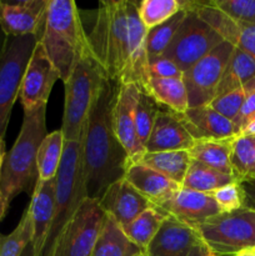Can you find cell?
Returning <instances> with one entry per match:
<instances>
[{
    "label": "cell",
    "instance_id": "45",
    "mask_svg": "<svg viewBox=\"0 0 255 256\" xmlns=\"http://www.w3.org/2000/svg\"><path fill=\"white\" fill-rule=\"evenodd\" d=\"M6 39H8V36L4 34V32H2V28H0V56H2V50H4V46H5V42H6Z\"/></svg>",
    "mask_w": 255,
    "mask_h": 256
},
{
    "label": "cell",
    "instance_id": "12",
    "mask_svg": "<svg viewBox=\"0 0 255 256\" xmlns=\"http://www.w3.org/2000/svg\"><path fill=\"white\" fill-rule=\"evenodd\" d=\"M60 79L56 68L45 52L42 42H38L22 75L19 100L24 112L48 105L55 82Z\"/></svg>",
    "mask_w": 255,
    "mask_h": 256
},
{
    "label": "cell",
    "instance_id": "2",
    "mask_svg": "<svg viewBox=\"0 0 255 256\" xmlns=\"http://www.w3.org/2000/svg\"><path fill=\"white\" fill-rule=\"evenodd\" d=\"M119 85L102 84L82 129V174L86 199L99 200L105 190L124 179L129 158L112 125V105Z\"/></svg>",
    "mask_w": 255,
    "mask_h": 256
},
{
    "label": "cell",
    "instance_id": "46",
    "mask_svg": "<svg viewBox=\"0 0 255 256\" xmlns=\"http://www.w3.org/2000/svg\"><path fill=\"white\" fill-rule=\"evenodd\" d=\"M235 256H255V248H252V249H245L242 252H238Z\"/></svg>",
    "mask_w": 255,
    "mask_h": 256
},
{
    "label": "cell",
    "instance_id": "22",
    "mask_svg": "<svg viewBox=\"0 0 255 256\" xmlns=\"http://www.w3.org/2000/svg\"><path fill=\"white\" fill-rule=\"evenodd\" d=\"M142 252L144 250L126 236L122 228L112 216L105 214L92 256H135Z\"/></svg>",
    "mask_w": 255,
    "mask_h": 256
},
{
    "label": "cell",
    "instance_id": "15",
    "mask_svg": "<svg viewBox=\"0 0 255 256\" xmlns=\"http://www.w3.org/2000/svg\"><path fill=\"white\" fill-rule=\"evenodd\" d=\"M98 202L102 212L112 216L120 226L129 224L145 210L154 208L125 179L112 182Z\"/></svg>",
    "mask_w": 255,
    "mask_h": 256
},
{
    "label": "cell",
    "instance_id": "23",
    "mask_svg": "<svg viewBox=\"0 0 255 256\" xmlns=\"http://www.w3.org/2000/svg\"><path fill=\"white\" fill-rule=\"evenodd\" d=\"M140 88L146 92L158 104L166 106L175 114H182L189 109V100L182 79H160L146 76Z\"/></svg>",
    "mask_w": 255,
    "mask_h": 256
},
{
    "label": "cell",
    "instance_id": "30",
    "mask_svg": "<svg viewBox=\"0 0 255 256\" xmlns=\"http://www.w3.org/2000/svg\"><path fill=\"white\" fill-rule=\"evenodd\" d=\"M165 218H166V214L158 209L156 206H154L145 210L139 216L135 218L132 222L122 228L126 236L145 252L152 238L156 235L158 230L160 229Z\"/></svg>",
    "mask_w": 255,
    "mask_h": 256
},
{
    "label": "cell",
    "instance_id": "17",
    "mask_svg": "<svg viewBox=\"0 0 255 256\" xmlns=\"http://www.w3.org/2000/svg\"><path fill=\"white\" fill-rule=\"evenodd\" d=\"M194 228L166 215L156 235L145 249L146 256H188L200 244Z\"/></svg>",
    "mask_w": 255,
    "mask_h": 256
},
{
    "label": "cell",
    "instance_id": "18",
    "mask_svg": "<svg viewBox=\"0 0 255 256\" xmlns=\"http://www.w3.org/2000/svg\"><path fill=\"white\" fill-rule=\"evenodd\" d=\"M178 118L190 136L196 140H225L236 136L234 124L209 105L189 108Z\"/></svg>",
    "mask_w": 255,
    "mask_h": 256
},
{
    "label": "cell",
    "instance_id": "35",
    "mask_svg": "<svg viewBox=\"0 0 255 256\" xmlns=\"http://www.w3.org/2000/svg\"><path fill=\"white\" fill-rule=\"evenodd\" d=\"M252 92H255V79H252V82H248L246 85H244L240 89L232 90V92H226V94L214 98L208 105L212 110L219 112L222 116L226 118L230 122H234L236 115L239 114L240 108L244 104L245 99Z\"/></svg>",
    "mask_w": 255,
    "mask_h": 256
},
{
    "label": "cell",
    "instance_id": "10",
    "mask_svg": "<svg viewBox=\"0 0 255 256\" xmlns=\"http://www.w3.org/2000/svg\"><path fill=\"white\" fill-rule=\"evenodd\" d=\"M232 52L234 46L222 42L184 72L182 82L186 89L189 108L206 105L214 99Z\"/></svg>",
    "mask_w": 255,
    "mask_h": 256
},
{
    "label": "cell",
    "instance_id": "4",
    "mask_svg": "<svg viewBox=\"0 0 255 256\" xmlns=\"http://www.w3.org/2000/svg\"><path fill=\"white\" fill-rule=\"evenodd\" d=\"M46 105L24 112L16 142L5 154L0 175V194L6 209L24 192H34L38 182L36 158L40 144L46 136Z\"/></svg>",
    "mask_w": 255,
    "mask_h": 256
},
{
    "label": "cell",
    "instance_id": "19",
    "mask_svg": "<svg viewBox=\"0 0 255 256\" xmlns=\"http://www.w3.org/2000/svg\"><path fill=\"white\" fill-rule=\"evenodd\" d=\"M195 140L182 124L178 114L170 110H160L155 119L150 136L145 144V152H175L190 150Z\"/></svg>",
    "mask_w": 255,
    "mask_h": 256
},
{
    "label": "cell",
    "instance_id": "33",
    "mask_svg": "<svg viewBox=\"0 0 255 256\" xmlns=\"http://www.w3.org/2000/svg\"><path fill=\"white\" fill-rule=\"evenodd\" d=\"M160 110L162 109L159 108V104L140 88L134 109V120L138 138H139L140 142L144 145V148L149 139L152 126H154L158 112Z\"/></svg>",
    "mask_w": 255,
    "mask_h": 256
},
{
    "label": "cell",
    "instance_id": "47",
    "mask_svg": "<svg viewBox=\"0 0 255 256\" xmlns=\"http://www.w3.org/2000/svg\"><path fill=\"white\" fill-rule=\"evenodd\" d=\"M8 212V209H6V206H5L4 200H2V194H0V220H2V218H4L5 212Z\"/></svg>",
    "mask_w": 255,
    "mask_h": 256
},
{
    "label": "cell",
    "instance_id": "7",
    "mask_svg": "<svg viewBox=\"0 0 255 256\" xmlns=\"http://www.w3.org/2000/svg\"><path fill=\"white\" fill-rule=\"evenodd\" d=\"M38 36H8L0 56V140H4L12 106L19 98L20 85Z\"/></svg>",
    "mask_w": 255,
    "mask_h": 256
},
{
    "label": "cell",
    "instance_id": "27",
    "mask_svg": "<svg viewBox=\"0 0 255 256\" xmlns=\"http://www.w3.org/2000/svg\"><path fill=\"white\" fill-rule=\"evenodd\" d=\"M230 165L238 182L255 179V136L236 135L230 148Z\"/></svg>",
    "mask_w": 255,
    "mask_h": 256
},
{
    "label": "cell",
    "instance_id": "11",
    "mask_svg": "<svg viewBox=\"0 0 255 256\" xmlns=\"http://www.w3.org/2000/svg\"><path fill=\"white\" fill-rule=\"evenodd\" d=\"M184 10L195 12L224 42L255 59V25L236 22L212 5V0H182Z\"/></svg>",
    "mask_w": 255,
    "mask_h": 256
},
{
    "label": "cell",
    "instance_id": "40",
    "mask_svg": "<svg viewBox=\"0 0 255 256\" xmlns=\"http://www.w3.org/2000/svg\"><path fill=\"white\" fill-rule=\"evenodd\" d=\"M240 184L245 194V208L255 210V179Z\"/></svg>",
    "mask_w": 255,
    "mask_h": 256
},
{
    "label": "cell",
    "instance_id": "5",
    "mask_svg": "<svg viewBox=\"0 0 255 256\" xmlns=\"http://www.w3.org/2000/svg\"><path fill=\"white\" fill-rule=\"evenodd\" d=\"M106 80L102 70L88 49L69 79L64 82V115L60 129L64 135V142L80 140L95 98Z\"/></svg>",
    "mask_w": 255,
    "mask_h": 256
},
{
    "label": "cell",
    "instance_id": "1",
    "mask_svg": "<svg viewBox=\"0 0 255 256\" xmlns=\"http://www.w3.org/2000/svg\"><path fill=\"white\" fill-rule=\"evenodd\" d=\"M145 36L146 29L138 14L136 2L104 0L99 2L88 44L110 82L142 86L148 69Z\"/></svg>",
    "mask_w": 255,
    "mask_h": 256
},
{
    "label": "cell",
    "instance_id": "37",
    "mask_svg": "<svg viewBox=\"0 0 255 256\" xmlns=\"http://www.w3.org/2000/svg\"><path fill=\"white\" fill-rule=\"evenodd\" d=\"M222 212H232L245 208V194L240 182H234L212 192Z\"/></svg>",
    "mask_w": 255,
    "mask_h": 256
},
{
    "label": "cell",
    "instance_id": "6",
    "mask_svg": "<svg viewBox=\"0 0 255 256\" xmlns=\"http://www.w3.org/2000/svg\"><path fill=\"white\" fill-rule=\"evenodd\" d=\"M192 228L202 244L218 256H235L255 248V210L248 208L222 212Z\"/></svg>",
    "mask_w": 255,
    "mask_h": 256
},
{
    "label": "cell",
    "instance_id": "32",
    "mask_svg": "<svg viewBox=\"0 0 255 256\" xmlns=\"http://www.w3.org/2000/svg\"><path fill=\"white\" fill-rule=\"evenodd\" d=\"M180 10V0H142L138 2V14L146 30L162 24Z\"/></svg>",
    "mask_w": 255,
    "mask_h": 256
},
{
    "label": "cell",
    "instance_id": "9",
    "mask_svg": "<svg viewBox=\"0 0 255 256\" xmlns=\"http://www.w3.org/2000/svg\"><path fill=\"white\" fill-rule=\"evenodd\" d=\"M105 219L98 200L84 199L58 238L50 256H92Z\"/></svg>",
    "mask_w": 255,
    "mask_h": 256
},
{
    "label": "cell",
    "instance_id": "14",
    "mask_svg": "<svg viewBox=\"0 0 255 256\" xmlns=\"http://www.w3.org/2000/svg\"><path fill=\"white\" fill-rule=\"evenodd\" d=\"M49 0L0 2V28L6 36L35 35L39 39Z\"/></svg>",
    "mask_w": 255,
    "mask_h": 256
},
{
    "label": "cell",
    "instance_id": "48",
    "mask_svg": "<svg viewBox=\"0 0 255 256\" xmlns=\"http://www.w3.org/2000/svg\"><path fill=\"white\" fill-rule=\"evenodd\" d=\"M204 256H218V255L214 254V252H212V250L208 249V248L204 245Z\"/></svg>",
    "mask_w": 255,
    "mask_h": 256
},
{
    "label": "cell",
    "instance_id": "21",
    "mask_svg": "<svg viewBox=\"0 0 255 256\" xmlns=\"http://www.w3.org/2000/svg\"><path fill=\"white\" fill-rule=\"evenodd\" d=\"M124 179L156 208L164 204L178 189L182 188L160 172L139 162L129 165Z\"/></svg>",
    "mask_w": 255,
    "mask_h": 256
},
{
    "label": "cell",
    "instance_id": "36",
    "mask_svg": "<svg viewBox=\"0 0 255 256\" xmlns=\"http://www.w3.org/2000/svg\"><path fill=\"white\" fill-rule=\"evenodd\" d=\"M212 2L234 22L255 25V0H212Z\"/></svg>",
    "mask_w": 255,
    "mask_h": 256
},
{
    "label": "cell",
    "instance_id": "38",
    "mask_svg": "<svg viewBox=\"0 0 255 256\" xmlns=\"http://www.w3.org/2000/svg\"><path fill=\"white\" fill-rule=\"evenodd\" d=\"M184 72L170 59L159 56L148 62L146 76L160 78V79H182Z\"/></svg>",
    "mask_w": 255,
    "mask_h": 256
},
{
    "label": "cell",
    "instance_id": "24",
    "mask_svg": "<svg viewBox=\"0 0 255 256\" xmlns=\"http://www.w3.org/2000/svg\"><path fill=\"white\" fill-rule=\"evenodd\" d=\"M192 162V159L188 150H175V152H145L138 162L160 172L175 184L182 186Z\"/></svg>",
    "mask_w": 255,
    "mask_h": 256
},
{
    "label": "cell",
    "instance_id": "16",
    "mask_svg": "<svg viewBox=\"0 0 255 256\" xmlns=\"http://www.w3.org/2000/svg\"><path fill=\"white\" fill-rule=\"evenodd\" d=\"M158 209L190 226L202 224L210 218L222 214V210L219 209L212 194L184 188L178 189Z\"/></svg>",
    "mask_w": 255,
    "mask_h": 256
},
{
    "label": "cell",
    "instance_id": "42",
    "mask_svg": "<svg viewBox=\"0 0 255 256\" xmlns=\"http://www.w3.org/2000/svg\"><path fill=\"white\" fill-rule=\"evenodd\" d=\"M188 256H204V244L200 242V244H198L196 246L192 248V250L189 252V255Z\"/></svg>",
    "mask_w": 255,
    "mask_h": 256
},
{
    "label": "cell",
    "instance_id": "20",
    "mask_svg": "<svg viewBox=\"0 0 255 256\" xmlns=\"http://www.w3.org/2000/svg\"><path fill=\"white\" fill-rule=\"evenodd\" d=\"M32 222V244L35 256H40L44 249L48 234L52 224L55 209V178L50 180L38 179L29 206Z\"/></svg>",
    "mask_w": 255,
    "mask_h": 256
},
{
    "label": "cell",
    "instance_id": "41",
    "mask_svg": "<svg viewBox=\"0 0 255 256\" xmlns=\"http://www.w3.org/2000/svg\"><path fill=\"white\" fill-rule=\"evenodd\" d=\"M240 135H252V136H255V118L246 125L244 132H242Z\"/></svg>",
    "mask_w": 255,
    "mask_h": 256
},
{
    "label": "cell",
    "instance_id": "44",
    "mask_svg": "<svg viewBox=\"0 0 255 256\" xmlns=\"http://www.w3.org/2000/svg\"><path fill=\"white\" fill-rule=\"evenodd\" d=\"M6 152H5V142L4 140H0V175H2V162H4V158Z\"/></svg>",
    "mask_w": 255,
    "mask_h": 256
},
{
    "label": "cell",
    "instance_id": "31",
    "mask_svg": "<svg viewBox=\"0 0 255 256\" xmlns=\"http://www.w3.org/2000/svg\"><path fill=\"white\" fill-rule=\"evenodd\" d=\"M185 16H186V10L182 8V10L176 12L172 18H170L169 20L158 25V26L146 30L145 52H146L148 62H152L154 59L164 54V52L172 42L175 32H178Z\"/></svg>",
    "mask_w": 255,
    "mask_h": 256
},
{
    "label": "cell",
    "instance_id": "3",
    "mask_svg": "<svg viewBox=\"0 0 255 256\" xmlns=\"http://www.w3.org/2000/svg\"><path fill=\"white\" fill-rule=\"evenodd\" d=\"M38 42L56 68L62 82L72 75L82 55L89 49L88 34L82 26L76 2L49 0L44 26Z\"/></svg>",
    "mask_w": 255,
    "mask_h": 256
},
{
    "label": "cell",
    "instance_id": "29",
    "mask_svg": "<svg viewBox=\"0 0 255 256\" xmlns=\"http://www.w3.org/2000/svg\"><path fill=\"white\" fill-rule=\"evenodd\" d=\"M236 182L232 175L224 174L218 170L212 169L206 165L192 160L188 169L182 188L195 190V192L212 194L215 190L225 186L228 184Z\"/></svg>",
    "mask_w": 255,
    "mask_h": 256
},
{
    "label": "cell",
    "instance_id": "28",
    "mask_svg": "<svg viewBox=\"0 0 255 256\" xmlns=\"http://www.w3.org/2000/svg\"><path fill=\"white\" fill-rule=\"evenodd\" d=\"M64 152V135L62 130L46 134L38 150V179L50 180L56 176Z\"/></svg>",
    "mask_w": 255,
    "mask_h": 256
},
{
    "label": "cell",
    "instance_id": "26",
    "mask_svg": "<svg viewBox=\"0 0 255 256\" xmlns=\"http://www.w3.org/2000/svg\"><path fill=\"white\" fill-rule=\"evenodd\" d=\"M234 138L225 140H196L192 149L188 152L195 162H202L224 174L232 175L230 165V148Z\"/></svg>",
    "mask_w": 255,
    "mask_h": 256
},
{
    "label": "cell",
    "instance_id": "49",
    "mask_svg": "<svg viewBox=\"0 0 255 256\" xmlns=\"http://www.w3.org/2000/svg\"><path fill=\"white\" fill-rule=\"evenodd\" d=\"M135 256H146V254H145V252H142V254H139V255H135Z\"/></svg>",
    "mask_w": 255,
    "mask_h": 256
},
{
    "label": "cell",
    "instance_id": "25",
    "mask_svg": "<svg viewBox=\"0 0 255 256\" xmlns=\"http://www.w3.org/2000/svg\"><path fill=\"white\" fill-rule=\"evenodd\" d=\"M255 79V59L242 50L234 48L222 80L216 89L215 98L242 88Z\"/></svg>",
    "mask_w": 255,
    "mask_h": 256
},
{
    "label": "cell",
    "instance_id": "13",
    "mask_svg": "<svg viewBox=\"0 0 255 256\" xmlns=\"http://www.w3.org/2000/svg\"><path fill=\"white\" fill-rule=\"evenodd\" d=\"M140 86L136 84L119 85L112 105V125L115 135L129 158V165L136 164L145 154L135 129L134 109Z\"/></svg>",
    "mask_w": 255,
    "mask_h": 256
},
{
    "label": "cell",
    "instance_id": "34",
    "mask_svg": "<svg viewBox=\"0 0 255 256\" xmlns=\"http://www.w3.org/2000/svg\"><path fill=\"white\" fill-rule=\"evenodd\" d=\"M32 240V222L26 208L18 226L10 234H0V256H22V250Z\"/></svg>",
    "mask_w": 255,
    "mask_h": 256
},
{
    "label": "cell",
    "instance_id": "43",
    "mask_svg": "<svg viewBox=\"0 0 255 256\" xmlns=\"http://www.w3.org/2000/svg\"><path fill=\"white\" fill-rule=\"evenodd\" d=\"M22 256H35V249H34V244L32 242H30L29 244L25 246V249L22 250Z\"/></svg>",
    "mask_w": 255,
    "mask_h": 256
},
{
    "label": "cell",
    "instance_id": "8",
    "mask_svg": "<svg viewBox=\"0 0 255 256\" xmlns=\"http://www.w3.org/2000/svg\"><path fill=\"white\" fill-rule=\"evenodd\" d=\"M222 42L206 22L186 10V16L162 56L174 62L185 72Z\"/></svg>",
    "mask_w": 255,
    "mask_h": 256
},
{
    "label": "cell",
    "instance_id": "39",
    "mask_svg": "<svg viewBox=\"0 0 255 256\" xmlns=\"http://www.w3.org/2000/svg\"><path fill=\"white\" fill-rule=\"evenodd\" d=\"M255 118V92H250L248 95V98L245 99L244 104L240 108L239 114L236 115L235 120L232 122L234 124L235 130H236V134L240 135L244 129L246 128V125L252 122Z\"/></svg>",
    "mask_w": 255,
    "mask_h": 256
}]
</instances>
